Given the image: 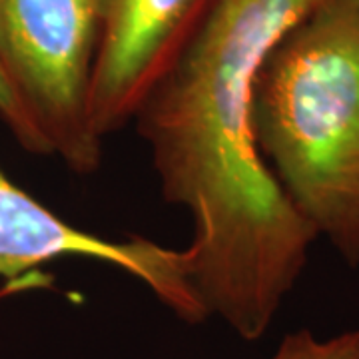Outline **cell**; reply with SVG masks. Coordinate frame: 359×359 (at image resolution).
<instances>
[{"label": "cell", "instance_id": "7", "mask_svg": "<svg viewBox=\"0 0 359 359\" xmlns=\"http://www.w3.org/2000/svg\"><path fill=\"white\" fill-rule=\"evenodd\" d=\"M0 120L4 122V126L11 130L14 120V110H13V100H11V94L2 82V76H0Z\"/></svg>", "mask_w": 359, "mask_h": 359}, {"label": "cell", "instance_id": "5", "mask_svg": "<svg viewBox=\"0 0 359 359\" xmlns=\"http://www.w3.org/2000/svg\"><path fill=\"white\" fill-rule=\"evenodd\" d=\"M218 0H98L100 42L90 112L106 138L136 112Z\"/></svg>", "mask_w": 359, "mask_h": 359}, {"label": "cell", "instance_id": "6", "mask_svg": "<svg viewBox=\"0 0 359 359\" xmlns=\"http://www.w3.org/2000/svg\"><path fill=\"white\" fill-rule=\"evenodd\" d=\"M271 359H359V327L332 337H318L308 330L292 332Z\"/></svg>", "mask_w": 359, "mask_h": 359}, {"label": "cell", "instance_id": "2", "mask_svg": "<svg viewBox=\"0 0 359 359\" xmlns=\"http://www.w3.org/2000/svg\"><path fill=\"white\" fill-rule=\"evenodd\" d=\"M264 162L297 214L359 266V0H321L269 52L254 88Z\"/></svg>", "mask_w": 359, "mask_h": 359}, {"label": "cell", "instance_id": "4", "mask_svg": "<svg viewBox=\"0 0 359 359\" xmlns=\"http://www.w3.org/2000/svg\"><path fill=\"white\" fill-rule=\"evenodd\" d=\"M82 257L108 264L144 283L178 320L210 318L192 282V264L174 250L142 236L108 240L68 224L0 170V280L13 282L54 259Z\"/></svg>", "mask_w": 359, "mask_h": 359}, {"label": "cell", "instance_id": "1", "mask_svg": "<svg viewBox=\"0 0 359 359\" xmlns=\"http://www.w3.org/2000/svg\"><path fill=\"white\" fill-rule=\"evenodd\" d=\"M321 0H218L136 112L168 204L192 219V282L245 341L266 334L318 240L257 148L254 88Z\"/></svg>", "mask_w": 359, "mask_h": 359}, {"label": "cell", "instance_id": "3", "mask_svg": "<svg viewBox=\"0 0 359 359\" xmlns=\"http://www.w3.org/2000/svg\"><path fill=\"white\" fill-rule=\"evenodd\" d=\"M100 42L98 0H0V76L16 142L90 176L104 138L90 112Z\"/></svg>", "mask_w": 359, "mask_h": 359}]
</instances>
